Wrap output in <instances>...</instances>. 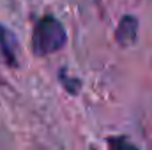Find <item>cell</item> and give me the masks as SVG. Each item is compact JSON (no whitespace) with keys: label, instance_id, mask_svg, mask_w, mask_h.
I'll return each instance as SVG.
<instances>
[{"label":"cell","instance_id":"obj_1","mask_svg":"<svg viewBox=\"0 0 152 150\" xmlns=\"http://www.w3.org/2000/svg\"><path fill=\"white\" fill-rule=\"evenodd\" d=\"M66 39L67 37L62 23L53 16H44L36 23L32 36V51L39 57L55 53L66 44Z\"/></svg>","mask_w":152,"mask_h":150},{"label":"cell","instance_id":"obj_2","mask_svg":"<svg viewBox=\"0 0 152 150\" xmlns=\"http://www.w3.org/2000/svg\"><path fill=\"white\" fill-rule=\"evenodd\" d=\"M0 48H2V51H4V57H5V60L11 64V66H14L16 62H14V58H16V39L14 36L9 32V28H5V27H2L0 25Z\"/></svg>","mask_w":152,"mask_h":150},{"label":"cell","instance_id":"obj_3","mask_svg":"<svg viewBox=\"0 0 152 150\" xmlns=\"http://www.w3.org/2000/svg\"><path fill=\"white\" fill-rule=\"evenodd\" d=\"M110 150H138L126 138H110Z\"/></svg>","mask_w":152,"mask_h":150}]
</instances>
